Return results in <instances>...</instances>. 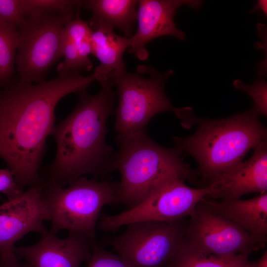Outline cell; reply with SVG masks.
<instances>
[{
    "label": "cell",
    "mask_w": 267,
    "mask_h": 267,
    "mask_svg": "<svg viewBox=\"0 0 267 267\" xmlns=\"http://www.w3.org/2000/svg\"><path fill=\"white\" fill-rule=\"evenodd\" d=\"M96 80L74 72L33 84L20 81L0 90V158L24 191L41 180L40 167L56 119L55 107Z\"/></svg>",
    "instance_id": "6da1fadb"
},
{
    "label": "cell",
    "mask_w": 267,
    "mask_h": 267,
    "mask_svg": "<svg viewBox=\"0 0 267 267\" xmlns=\"http://www.w3.org/2000/svg\"><path fill=\"white\" fill-rule=\"evenodd\" d=\"M101 86L95 95L86 90L79 92L75 109L53 127L51 135L56 141V153L44 185L64 187L85 174L101 178L113 171L116 152L105 138L115 93L110 84Z\"/></svg>",
    "instance_id": "7a4b0ae2"
},
{
    "label": "cell",
    "mask_w": 267,
    "mask_h": 267,
    "mask_svg": "<svg viewBox=\"0 0 267 267\" xmlns=\"http://www.w3.org/2000/svg\"><path fill=\"white\" fill-rule=\"evenodd\" d=\"M192 112L187 114L182 125L197 123L196 132L189 137L173 138L176 147L194 158L208 182L241 163L250 149L267 141V129L253 107L219 120L197 118Z\"/></svg>",
    "instance_id": "3957f363"
},
{
    "label": "cell",
    "mask_w": 267,
    "mask_h": 267,
    "mask_svg": "<svg viewBox=\"0 0 267 267\" xmlns=\"http://www.w3.org/2000/svg\"><path fill=\"white\" fill-rule=\"evenodd\" d=\"M113 170L121 175L118 204L132 209L143 202L168 179L189 177L191 169L177 147H163L153 141L146 130L129 135L117 141Z\"/></svg>",
    "instance_id": "277c9868"
},
{
    "label": "cell",
    "mask_w": 267,
    "mask_h": 267,
    "mask_svg": "<svg viewBox=\"0 0 267 267\" xmlns=\"http://www.w3.org/2000/svg\"><path fill=\"white\" fill-rule=\"evenodd\" d=\"M119 181H99L81 177L66 188L43 183V196L51 222L49 232L83 233L91 238L102 208L118 204Z\"/></svg>",
    "instance_id": "5b68a950"
},
{
    "label": "cell",
    "mask_w": 267,
    "mask_h": 267,
    "mask_svg": "<svg viewBox=\"0 0 267 267\" xmlns=\"http://www.w3.org/2000/svg\"><path fill=\"white\" fill-rule=\"evenodd\" d=\"M174 74H162L154 67L139 65L134 73L126 71L116 76L113 86L117 88L118 105L115 111V129L118 141L129 135L146 130L156 114L174 111L175 107L166 95L165 83Z\"/></svg>",
    "instance_id": "8992f818"
},
{
    "label": "cell",
    "mask_w": 267,
    "mask_h": 267,
    "mask_svg": "<svg viewBox=\"0 0 267 267\" xmlns=\"http://www.w3.org/2000/svg\"><path fill=\"white\" fill-rule=\"evenodd\" d=\"M76 14H44L26 18L18 27L15 61L21 81H44L49 69L62 57V30Z\"/></svg>",
    "instance_id": "52a82bcc"
},
{
    "label": "cell",
    "mask_w": 267,
    "mask_h": 267,
    "mask_svg": "<svg viewBox=\"0 0 267 267\" xmlns=\"http://www.w3.org/2000/svg\"><path fill=\"white\" fill-rule=\"evenodd\" d=\"M108 243L129 267H164L182 243L186 224L141 221L129 223Z\"/></svg>",
    "instance_id": "ba28073f"
},
{
    "label": "cell",
    "mask_w": 267,
    "mask_h": 267,
    "mask_svg": "<svg viewBox=\"0 0 267 267\" xmlns=\"http://www.w3.org/2000/svg\"><path fill=\"white\" fill-rule=\"evenodd\" d=\"M185 178L175 176L162 183L135 207L115 215H104L97 223L101 230L114 231L141 221L175 222L190 217L197 204L212 190L210 186L195 188L184 183Z\"/></svg>",
    "instance_id": "9c48e42d"
},
{
    "label": "cell",
    "mask_w": 267,
    "mask_h": 267,
    "mask_svg": "<svg viewBox=\"0 0 267 267\" xmlns=\"http://www.w3.org/2000/svg\"><path fill=\"white\" fill-rule=\"evenodd\" d=\"M183 242L199 252L219 256L250 254L265 244L220 214L205 198L190 216Z\"/></svg>",
    "instance_id": "30bf717a"
},
{
    "label": "cell",
    "mask_w": 267,
    "mask_h": 267,
    "mask_svg": "<svg viewBox=\"0 0 267 267\" xmlns=\"http://www.w3.org/2000/svg\"><path fill=\"white\" fill-rule=\"evenodd\" d=\"M46 220L42 181L0 205V254L13 251L15 243L28 233L47 232Z\"/></svg>",
    "instance_id": "8fae6325"
},
{
    "label": "cell",
    "mask_w": 267,
    "mask_h": 267,
    "mask_svg": "<svg viewBox=\"0 0 267 267\" xmlns=\"http://www.w3.org/2000/svg\"><path fill=\"white\" fill-rule=\"evenodd\" d=\"M93 239L78 232L61 239L47 231L36 244L14 247L13 251L30 267H80L90 257Z\"/></svg>",
    "instance_id": "7c38bea8"
},
{
    "label": "cell",
    "mask_w": 267,
    "mask_h": 267,
    "mask_svg": "<svg viewBox=\"0 0 267 267\" xmlns=\"http://www.w3.org/2000/svg\"><path fill=\"white\" fill-rule=\"evenodd\" d=\"M201 3L200 0H138V28L130 38L129 52L144 60L149 55L145 46L152 40L164 36H172L185 40V34L177 28L175 23L176 12L183 5L199 9Z\"/></svg>",
    "instance_id": "4fadbf2b"
},
{
    "label": "cell",
    "mask_w": 267,
    "mask_h": 267,
    "mask_svg": "<svg viewBox=\"0 0 267 267\" xmlns=\"http://www.w3.org/2000/svg\"><path fill=\"white\" fill-rule=\"evenodd\" d=\"M208 185L212 190L209 196L222 201L239 199L251 193L267 192V141L254 148L248 160L215 177Z\"/></svg>",
    "instance_id": "5bb4252c"
},
{
    "label": "cell",
    "mask_w": 267,
    "mask_h": 267,
    "mask_svg": "<svg viewBox=\"0 0 267 267\" xmlns=\"http://www.w3.org/2000/svg\"><path fill=\"white\" fill-rule=\"evenodd\" d=\"M206 201L224 217L265 244L267 238V192L247 200Z\"/></svg>",
    "instance_id": "9a60e30c"
},
{
    "label": "cell",
    "mask_w": 267,
    "mask_h": 267,
    "mask_svg": "<svg viewBox=\"0 0 267 267\" xmlns=\"http://www.w3.org/2000/svg\"><path fill=\"white\" fill-rule=\"evenodd\" d=\"M92 30L91 54L100 62L93 74L101 85L108 83L113 86L114 78L126 71L123 54L129 48L130 38L118 35L111 29Z\"/></svg>",
    "instance_id": "2e32d148"
},
{
    "label": "cell",
    "mask_w": 267,
    "mask_h": 267,
    "mask_svg": "<svg viewBox=\"0 0 267 267\" xmlns=\"http://www.w3.org/2000/svg\"><path fill=\"white\" fill-rule=\"evenodd\" d=\"M137 5L135 0H81V6L92 13L89 22L91 30L118 28L129 38L137 21Z\"/></svg>",
    "instance_id": "e0dca14e"
},
{
    "label": "cell",
    "mask_w": 267,
    "mask_h": 267,
    "mask_svg": "<svg viewBox=\"0 0 267 267\" xmlns=\"http://www.w3.org/2000/svg\"><path fill=\"white\" fill-rule=\"evenodd\" d=\"M249 254L219 256L199 252L182 243L164 267H250Z\"/></svg>",
    "instance_id": "ac0fdd59"
},
{
    "label": "cell",
    "mask_w": 267,
    "mask_h": 267,
    "mask_svg": "<svg viewBox=\"0 0 267 267\" xmlns=\"http://www.w3.org/2000/svg\"><path fill=\"white\" fill-rule=\"evenodd\" d=\"M18 39L17 27L0 24V84L6 83L12 75Z\"/></svg>",
    "instance_id": "d6986e66"
},
{
    "label": "cell",
    "mask_w": 267,
    "mask_h": 267,
    "mask_svg": "<svg viewBox=\"0 0 267 267\" xmlns=\"http://www.w3.org/2000/svg\"><path fill=\"white\" fill-rule=\"evenodd\" d=\"M23 14L25 18L47 13H74L81 7V0H21Z\"/></svg>",
    "instance_id": "ffe728a7"
},
{
    "label": "cell",
    "mask_w": 267,
    "mask_h": 267,
    "mask_svg": "<svg viewBox=\"0 0 267 267\" xmlns=\"http://www.w3.org/2000/svg\"><path fill=\"white\" fill-rule=\"evenodd\" d=\"M238 89L246 92L254 101L253 107L259 115H267V85L264 76H261L253 84L247 85L237 79L233 83Z\"/></svg>",
    "instance_id": "44dd1931"
},
{
    "label": "cell",
    "mask_w": 267,
    "mask_h": 267,
    "mask_svg": "<svg viewBox=\"0 0 267 267\" xmlns=\"http://www.w3.org/2000/svg\"><path fill=\"white\" fill-rule=\"evenodd\" d=\"M25 19L21 0H0V24L18 28Z\"/></svg>",
    "instance_id": "7402d4cb"
},
{
    "label": "cell",
    "mask_w": 267,
    "mask_h": 267,
    "mask_svg": "<svg viewBox=\"0 0 267 267\" xmlns=\"http://www.w3.org/2000/svg\"><path fill=\"white\" fill-rule=\"evenodd\" d=\"M87 267H129L117 254L94 245Z\"/></svg>",
    "instance_id": "603a6c76"
},
{
    "label": "cell",
    "mask_w": 267,
    "mask_h": 267,
    "mask_svg": "<svg viewBox=\"0 0 267 267\" xmlns=\"http://www.w3.org/2000/svg\"><path fill=\"white\" fill-rule=\"evenodd\" d=\"M24 191L17 185L9 169H0V193L5 195L7 200H10L19 196Z\"/></svg>",
    "instance_id": "cb8c5ba5"
},
{
    "label": "cell",
    "mask_w": 267,
    "mask_h": 267,
    "mask_svg": "<svg viewBox=\"0 0 267 267\" xmlns=\"http://www.w3.org/2000/svg\"><path fill=\"white\" fill-rule=\"evenodd\" d=\"M0 267H30L22 263L13 251L0 254Z\"/></svg>",
    "instance_id": "d4e9b609"
},
{
    "label": "cell",
    "mask_w": 267,
    "mask_h": 267,
    "mask_svg": "<svg viewBox=\"0 0 267 267\" xmlns=\"http://www.w3.org/2000/svg\"><path fill=\"white\" fill-rule=\"evenodd\" d=\"M250 267H267V251L259 260L254 262H250Z\"/></svg>",
    "instance_id": "484cf974"
},
{
    "label": "cell",
    "mask_w": 267,
    "mask_h": 267,
    "mask_svg": "<svg viewBox=\"0 0 267 267\" xmlns=\"http://www.w3.org/2000/svg\"><path fill=\"white\" fill-rule=\"evenodd\" d=\"M267 1L266 0H258L256 5L252 9V12L260 10L265 15L267 14Z\"/></svg>",
    "instance_id": "4316f807"
}]
</instances>
